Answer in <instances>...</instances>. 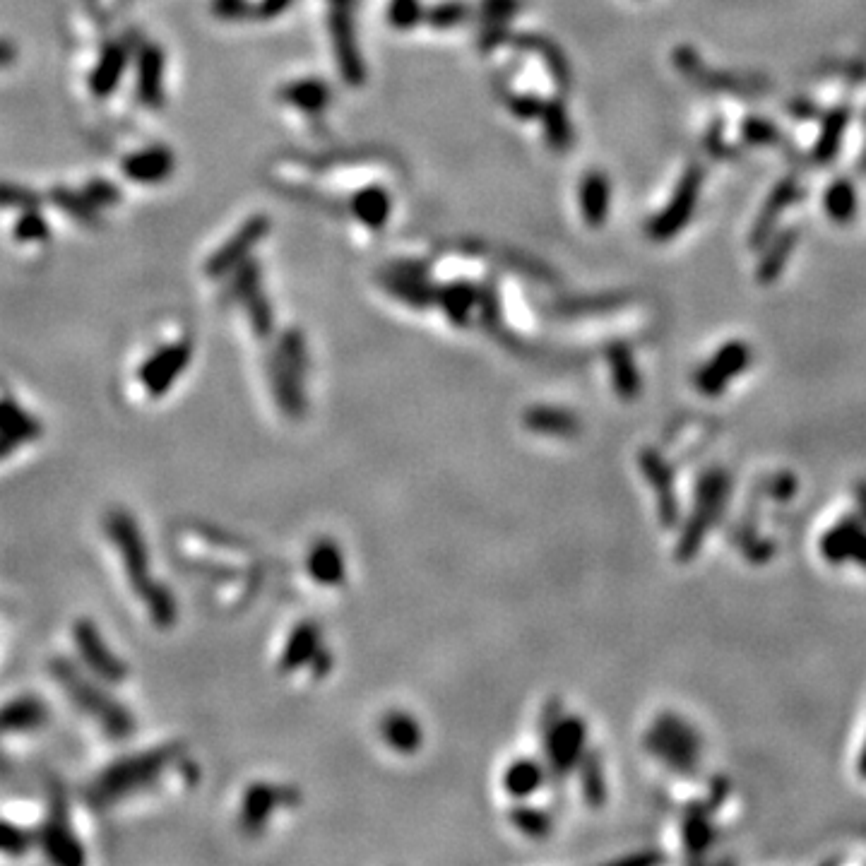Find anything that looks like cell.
Listing matches in <instances>:
<instances>
[{
  "label": "cell",
  "instance_id": "cell-30",
  "mask_svg": "<svg viewBox=\"0 0 866 866\" xmlns=\"http://www.w3.org/2000/svg\"><path fill=\"white\" fill-rule=\"evenodd\" d=\"M138 97L150 109L164 104V53L159 46H145L138 53Z\"/></svg>",
  "mask_w": 866,
  "mask_h": 866
},
{
  "label": "cell",
  "instance_id": "cell-32",
  "mask_svg": "<svg viewBox=\"0 0 866 866\" xmlns=\"http://www.w3.org/2000/svg\"><path fill=\"white\" fill-rule=\"evenodd\" d=\"M607 364L616 393L621 397H636L640 393V371L633 349L626 342H616L607 349Z\"/></svg>",
  "mask_w": 866,
  "mask_h": 866
},
{
  "label": "cell",
  "instance_id": "cell-5",
  "mask_svg": "<svg viewBox=\"0 0 866 866\" xmlns=\"http://www.w3.org/2000/svg\"><path fill=\"white\" fill-rule=\"evenodd\" d=\"M34 833H37V852L44 854L46 862L73 866L87 859L85 842L77 833L73 806L65 797L63 787L53 785L49 790V799L37 818Z\"/></svg>",
  "mask_w": 866,
  "mask_h": 866
},
{
  "label": "cell",
  "instance_id": "cell-39",
  "mask_svg": "<svg viewBox=\"0 0 866 866\" xmlns=\"http://www.w3.org/2000/svg\"><path fill=\"white\" fill-rule=\"evenodd\" d=\"M527 426L539 433H549V436H571L578 429V421L566 409L537 407L527 414Z\"/></svg>",
  "mask_w": 866,
  "mask_h": 866
},
{
  "label": "cell",
  "instance_id": "cell-40",
  "mask_svg": "<svg viewBox=\"0 0 866 866\" xmlns=\"http://www.w3.org/2000/svg\"><path fill=\"white\" fill-rule=\"evenodd\" d=\"M496 94L501 97V102L506 104V109L513 114L518 121H539L542 114L544 99L530 92H518L508 85V82H496Z\"/></svg>",
  "mask_w": 866,
  "mask_h": 866
},
{
  "label": "cell",
  "instance_id": "cell-42",
  "mask_svg": "<svg viewBox=\"0 0 866 866\" xmlns=\"http://www.w3.org/2000/svg\"><path fill=\"white\" fill-rule=\"evenodd\" d=\"M308 568H311L313 578L323 585L340 583L344 573L340 551L332 547V544H320V547L313 549L311 559H308Z\"/></svg>",
  "mask_w": 866,
  "mask_h": 866
},
{
  "label": "cell",
  "instance_id": "cell-51",
  "mask_svg": "<svg viewBox=\"0 0 866 866\" xmlns=\"http://www.w3.org/2000/svg\"><path fill=\"white\" fill-rule=\"evenodd\" d=\"M515 823H518V828L523 830V833L535 835V838L547 835L551 828L549 816L544 814V811H530V809H520L518 816H515Z\"/></svg>",
  "mask_w": 866,
  "mask_h": 866
},
{
  "label": "cell",
  "instance_id": "cell-50",
  "mask_svg": "<svg viewBox=\"0 0 866 866\" xmlns=\"http://www.w3.org/2000/svg\"><path fill=\"white\" fill-rule=\"evenodd\" d=\"M785 111L790 114L792 121L797 123H814V121H821L823 116L821 104L809 97H802V94H799V97H792L790 102L785 104Z\"/></svg>",
  "mask_w": 866,
  "mask_h": 866
},
{
  "label": "cell",
  "instance_id": "cell-34",
  "mask_svg": "<svg viewBox=\"0 0 866 866\" xmlns=\"http://www.w3.org/2000/svg\"><path fill=\"white\" fill-rule=\"evenodd\" d=\"M37 850V833L20 818L0 816V859H22Z\"/></svg>",
  "mask_w": 866,
  "mask_h": 866
},
{
  "label": "cell",
  "instance_id": "cell-17",
  "mask_svg": "<svg viewBox=\"0 0 866 866\" xmlns=\"http://www.w3.org/2000/svg\"><path fill=\"white\" fill-rule=\"evenodd\" d=\"M802 198H804V186H802V179H799L797 174H787L785 179L777 181L773 186V191H770L768 198H765V203L761 207V212H758V217L753 219L751 234H749V246L758 251V248H761L763 243L775 234L782 215H785L790 207L797 205Z\"/></svg>",
  "mask_w": 866,
  "mask_h": 866
},
{
  "label": "cell",
  "instance_id": "cell-43",
  "mask_svg": "<svg viewBox=\"0 0 866 866\" xmlns=\"http://www.w3.org/2000/svg\"><path fill=\"white\" fill-rule=\"evenodd\" d=\"M383 737L393 749L402 753L417 749L421 741L417 722L409 715H390L388 720H383Z\"/></svg>",
  "mask_w": 866,
  "mask_h": 866
},
{
  "label": "cell",
  "instance_id": "cell-60",
  "mask_svg": "<svg viewBox=\"0 0 866 866\" xmlns=\"http://www.w3.org/2000/svg\"><path fill=\"white\" fill-rule=\"evenodd\" d=\"M859 773H862L866 777V746H864V751H862V758H859Z\"/></svg>",
  "mask_w": 866,
  "mask_h": 866
},
{
  "label": "cell",
  "instance_id": "cell-61",
  "mask_svg": "<svg viewBox=\"0 0 866 866\" xmlns=\"http://www.w3.org/2000/svg\"><path fill=\"white\" fill-rule=\"evenodd\" d=\"M859 169H862V171H866V145H864V152H862V157H859Z\"/></svg>",
  "mask_w": 866,
  "mask_h": 866
},
{
  "label": "cell",
  "instance_id": "cell-56",
  "mask_svg": "<svg viewBox=\"0 0 866 866\" xmlns=\"http://www.w3.org/2000/svg\"><path fill=\"white\" fill-rule=\"evenodd\" d=\"M87 198H94V200H97V207H104V205L116 203L118 191H116V188H111L109 183L97 181V183H92L90 191H87Z\"/></svg>",
  "mask_w": 866,
  "mask_h": 866
},
{
  "label": "cell",
  "instance_id": "cell-36",
  "mask_svg": "<svg viewBox=\"0 0 866 866\" xmlns=\"http://www.w3.org/2000/svg\"><path fill=\"white\" fill-rule=\"evenodd\" d=\"M126 65H128V51L123 49V46H109V49L104 51L102 61H99L97 68H94L92 73V92L99 94V97H106V94H111L118 87V82H121L123 73H126Z\"/></svg>",
  "mask_w": 866,
  "mask_h": 866
},
{
  "label": "cell",
  "instance_id": "cell-53",
  "mask_svg": "<svg viewBox=\"0 0 866 866\" xmlns=\"http://www.w3.org/2000/svg\"><path fill=\"white\" fill-rule=\"evenodd\" d=\"M46 231H49V227H46L44 219H41L34 210H27V215H22L20 222H17L15 234L17 239L22 241H37V239H46Z\"/></svg>",
  "mask_w": 866,
  "mask_h": 866
},
{
  "label": "cell",
  "instance_id": "cell-35",
  "mask_svg": "<svg viewBox=\"0 0 866 866\" xmlns=\"http://www.w3.org/2000/svg\"><path fill=\"white\" fill-rule=\"evenodd\" d=\"M823 210L835 224H852L857 219L859 198L850 179H835L823 191Z\"/></svg>",
  "mask_w": 866,
  "mask_h": 866
},
{
  "label": "cell",
  "instance_id": "cell-22",
  "mask_svg": "<svg viewBox=\"0 0 866 866\" xmlns=\"http://www.w3.org/2000/svg\"><path fill=\"white\" fill-rule=\"evenodd\" d=\"M508 44L515 46V49H520V51L537 53V56L542 58L544 68H547V73L551 77V82H554L556 90L559 92L571 90L573 70H571V63H568L566 53H563L559 44H554V41L547 39V37H539V34H510Z\"/></svg>",
  "mask_w": 866,
  "mask_h": 866
},
{
  "label": "cell",
  "instance_id": "cell-23",
  "mask_svg": "<svg viewBox=\"0 0 866 866\" xmlns=\"http://www.w3.org/2000/svg\"><path fill=\"white\" fill-rule=\"evenodd\" d=\"M799 236H802V231H799L797 224H792V227L787 229H777L773 236H770L768 241L763 243L758 251V265H756V280L761 284H773L780 280V275L785 272L787 263H790V258L797 251V243Z\"/></svg>",
  "mask_w": 866,
  "mask_h": 866
},
{
  "label": "cell",
  "instance_id": "cell-47",
  "mask_svg": "<svg viewBox=\"0 0 866 866\" xmlns=\"http://www.w3.org/2000/svg\"><path fill=\"white\" fill-rule=\"evenodd\" d=\"M821 75L830 80H840L847 87H862L866 85V58H845V61H835L821 65Z\"/></svg>",
  "mask_w": 866,
  "mask_h": 866
},
{
  "label": "cell",
  "instance_id": "cell-10",
  "mask_svg": "<svg viewBox=\"0 0 866 866\" xmlns=\"http://www.w3.org/2000/svg\"><path fill=\"white\" fill-rule=\"evenodd\" d=\"M193 357V344L188 340L169 342L164 347H159L157 352H152L150 357L140 364L138 378L140 388L145 390L147 397H164L174 388V383L183 376V371L188 369Z\"/></svg>",
  "mask_w": 866,
  "mask_h": 866
},
{
  "label": "cell",
  "instance_id": "cell-11",
  "mask_svg": "<svg viewBox=\"0 0 866 866\" xmlns=\"http://www.w3.org/2000/svg\"><path fill=\"white\" fill-rule=\"evenodd\" d=\"M229 299H234L236 304L243 306L255 335H272V330H275V316H272V306L263 292V275H260L258 260L248 258L246 263H241L239 268L231 272Z\"/></svg>",
  "mask_w": 866,
  "mask_h": 866
},
{
  "label": "cell",
  "instance_id": "cell-7",
  "mask_svg": "<svg viewBox=\"0 0 866 866\" xmlns=\"http://www.w3.org/2000/svg\"><path fill=\"white\" fill-rule=\"evenodd\" d=\"M705 186V166L693 162L684 169V174L676 181L672 195L664 203L657 215H652L645 222V236L655 243L674 241L676 236L684 231L691 219L696 217L698 203H701V193Z\"/></svg>",
  "mask_w": 866,
  "mask_h": 866
},
{
  "label": "cell",
  "instance_id": "cell-24",
  "mask_svg": "<svg viewBox=\"0 0 866 866\" xmlns=\"http://www.w3.org/2000/svg\"><path fill=\"white\" fill-rule=\"evenodd\" d=\"M277 99L282 104L292 106L308 118H318L328 111L332 102V92L328 82L318 80V77H304V80H292L277 90Z\"/></svg>",
  "mask_w": 866,
  "mask_h": 866
},
{
  "label": "cell",
  "instance_id": "cell-28",
  "mask_svg": "<svg viewBox=\"0 0 866 866\" xmlns=\"http://www.w3.org/2000/svg\"><path fill=\"white\" fill-rule=\"evenodd\" d=\"M176 166V157L166 147H147L123 162V171L130 181L138 183H162L171 176Z\"/></svg>",
  "mask_w": 866,
  "mask_h": 866
},
{
  "label": "cell",
  "instance_id": "cell-12",
  "mask_svg": "<svg viewBox=\"0 0 866 866\" xmlns=\"http://www.w3.org/2000/svg\"><path fill=\"white\" fill-rule=\"evenodd\" d=\"M378 284L385 294L417 311L436 306V287L429 282V270L419 260H397L385 265L378 275Z\"/></svg>",
  "mask_w": 866,
  "mask_h": 866
},
{
  "label": "cell",
  "instance_id": "cell-58",
  "mask_svg": "<svg viewBox=\"0 0 866 866\" xmlns=\"http://www.w3.org/2000/svg\"><path fill=\"white\" fill-rule=\"evenodd\" d=\"M857 496H859V510H862V518L866 523V484H859Z\"/></svg>",
  "mask_w": 866,
  "mask_h": 866
},
{
  "label": "cell",
  "instance_id": "cell-9",
  "mask_svg": "<svg viewBox=\"0 0 866 866\" xmlns=\"http://www.w3.org/2000/svg\"><path fill=\"white\" fill-rule=\"evenodd\" d=\"M727 491H729V479L722 470L705 472L701 477L696 491V513H693L691 523L686 525L684 539H681L679 544V556L684 561L686 556L696 554L698 547H701L705 532H708V527L715 523L722 506H725Z\"/></svg>",
  "mask_w": 866,
  "mask_h": 866
},
{
  "label": "cell",
  "instance_id": "cell-44",
  "mask_svg": "<svg viewBox=\"0 0 866 866\" xmlns=\"http://www.w3.org/2000/svg\"><path fill=\"white\" fill-rule=\"evenodd\" d=\"M542 768L532 761H518L508 768L506 773V790L513 797H530L535 787L542 782Z\"/></svg>",
  "mask_w": 866,
  "mask_h": 866
},
{
  "label": "cell",
  "instance_id": "cell-13",
  "mask_svg": "<svg viewBox=\"0 0 866 866\" xmlns=\"http://www.w3.org/2000/svg\"><path fill=\"white\" fill-rule=\"evenodd\" d=\"M328 34L332 53H335L337 70L349 87H361L366 82V65L361 58L357 25H354V8L330 5Z\"/></svg>",
  "mask_w": 866,
  "mask_h": 866
},
{
  "label": "cell",
  "instance_id": "cell-41",
  "mask_svg": "<svg viewBox=\"0 0 866 866\" xmlns=\"http://www.w3.org/2000/svg\"><path fill=\"white\" fill-rule=\"evenodd\" d=\"M472 17V8L465 0H441L424 10V22L433 29H455Z\"/></svg>",
  "mask_w": 866,
  "mask_h": 866
},
{
  "label": "cell",
  "instance_id": "cell-52",
  "mask_svg": "<svg viewBox=\"0 0 866 866\" xmlns=\"http://www.w3.org/2000/svg\"><path fill=\"white\" fill-rule=\"evenodd\" d=\"M39 203V198L32 191H25V188L20 186H8V183H3L0 186V205L3 207H20V210H34Z\"/></svg>",
  "mask_w": 866,
  "mask_h": 866
},
{
  "label": "cell",
  "instance_id": "cell-2",
  "mask_svg": "<svg viewBox=\"0 0 866 866\" xmlns=\"http://www.w3.org/2000/svg\"><path fill=\"white\" fill-rule=\"evenodd\" d=\"M179 756V749L169 744L114 758L87 782V804L99 811H109L140 797L152 785H159L164 775L171 773V768H176Z\"/></svg>",
  "mask_w": 866,
  "mask_h": 866
},
{
  "label": "cell",
  "instance_id": "cell-54",
  "mask_svg": "<svg viewBox=\"0 0 866 866\" xmlns=\"http://www.w3.org/2000/svg\"><path fill=\"white\" fill-rule=\"evenodd\" d=\"M585 792L587 797H590V802H602L604 797V782H602V770H599V763L595 765V761H587V782H585Z\"/></svg>",
  "mask_w": 866,
  "mask_h": 866
},
{
  "label": "cell",
  "instance_id": "cell-29",
  "mask_svg": "<svg viewBox=\"0 0 866 866\" xmlns=\"http://www.w3.org/2000/svg\"><path fill=\"white\" fill-rule=\"evenodd\" d=\"M349 210H352V217H357L359 224H364V227L371 231H378L388 224L390 212H393V198H390V193L385 191L383 186L371 183V186L359 188V191L352 195Z\"/></svg>",
  "mask_w": 866,
  "mask_h": 866
},
{
  "label": "cell",
  "instance_id": "cell-20",
  "mask_svg": "<svg viewBox=\"0 0 866 866\" xmlns=\"http://www.w3.org/2000/svg\"><path fill=\"white\" fill-rule=\"evenodd\" d=\"M821 554L830 563L857 561L866 568V523L850 518L842 520L821 539Z\"/></svg>",
  "mask_w": 866,
  "mask_h": 866
},
{
  "label": "cell",
  "instance_id": "cell-26",
  "mask_svg": "<svg viewBox=\"0 0 866 866\" xmlns=\"http://www.w3.org/2000/svg\"><path fill=\"white\" fill-rule=\"evenodd\" d=\"M479 292L482 287L470 280H455L436 287V306L446 313V318L458 328H467L472 323V313L479 308Z\"/></svg>",
  "mask_w": 866,
  "mask_h": 866
},
{
  "label": "cell",
  "instance_id": "cell-14",
  "mask_svg": "<svg viewBox=\"0 0 866 866\" xmlns=\"http://www.w3.org/2000/svg\"><path fill=\"white\" fill-rule=\"evenodd\" d=\"M51 722V708L37 693H15L0 703V744L37 737Z\"/></svg>",
  "mask_w": 866,
  "mask_h": 866
},
{
  "label": "cell",
  "instance_id": "cell-3",
  "mask_svg": "<svg viewBox=\"0 0 866 866\" xmlns=\"http://www.w3.org/2000/svg\"><path fill=\"white\" fill-rule=\"evenodd\" d=\"M49 676L61 688L65 701L75 713L82 715V720L90 722L99 734H104L109 741H126L135 729V720L130 710L111 696L109 688L92 674H87L75 660L58 655L49 662Z\"/></svg>",
  "mask_w": 866,
  "mask_h": 866
},
{
  "label": "cell",
  "instance_id": "cell-37",
  "mask_svg": "<svg viewBox=\"0 0 866 866\" xmlns=\"http://www.w3.org/2000/svg\"><path fill=\"white\" fill-rule=\"evenodd\" d=\"M645 474H648L650 484L655 486L657 491H660V513L664 518V523L672 525L676 523V496H672V472H669V467L664 465V460L660 455H645L643 460Z\"/></svg>",
  "mask_w": 866,
  "mask_h": 866
},
{
  "label": "cell",
  "instance_id": "cell-15",
  "mask_svg": "<svg viewBox=\"0 0 866 866\" xmlns=\"http://www.w3.org/2000/svg\"><path fill=\"white\" fill-rule=\"evenodd\" d=\"M270 227L272 222L265 215L248 217L246 222L234 231V236H229V239L210 255V260L205 263L207 277L219 280V277L231 275L241 263H246V260L251 258L253 248L270 234Z\"/></svg>",
  "mask_w": 866,
  "mask_h": 866
},
{
  "label": "cell",
  "instance_id": "cell-4",
  "mask_svg": "<svg viewBox=\"0 0 866 866\" xmlns=\"http://www.w3.org/2000/svg\"><path fill=\"white\" fill-rule=\"evenodd\" d=\"M672 65L686 82H691L698 90L710 94H727L734 99H761L773 90V82L761 73L749 70H729V68H710L703 56L693 46H676L672 51Z\"/></svg>",
  "mask_w": 866,
  "mask_h": 866
},
{
  "label": "cell",
  "instance_id": "cell-19",
  "mask_svg": "<svg viewBox=\"0 0 866 866\" xmlns=\"http://www.w3.org/2000/svg\"><path fill=\"white\" fill-rule=\"evenodd\" d=\"M854 116L852 104H835L828 111H823L821 128H818V138L811 147V162L816 166H828L838 159L845 142V133L850 128Z\"/></svg>",
  "mask_w": 866,
  "mask_h": 866
},
{
  "label": "cell",
  "instance_id": "cell-59",
  "mask_svg": "<svg viewBox=\"0 0 866 866\" xmlns=\"http://www.w3.org/2000/svg\"><path fill=\"white\" fill-rule=\"evenodd\" d=\"M330 5H340V8H357V0H328Z\"/></svg>",
  "mask_w": 866,
  "mask_h": 866
},
{
  "label": "cell",
  "instance_id": "cell-62",
  "mask_svg": "<svg viewBox=\"0 0 866 866\" xmlns=\"http://www.w3.org/2000/svg\"><path fill=\"white\" fill-rule=\"evenodd\" d=\"M862 123L866 126V109H864V116H862Z\"/></svg>",
  "mask_w": 866,
  "mask_h": 866
},
{
  "label": "cell",
  "instance_id": "cell-55",
  "mask_svg": "<svg viewBox=\"0 0 866 866\" xmlns=\"http://www.w3.org/2000/svg\"><path fill=\"white\" fill-rule=\"evenodd\" d=\"M289 5H292V0H255V17L272 20V17L282 15Z\"/></svg>",
  "mask_w": 866,
  "mask_h": 866
},
{
  "label": "cell",
  "instance_id": "cell-18",
  "mask_svg": "<svg viewBox=\"0 0 866 866\" xmlns=\"http://www.w3.org/2000/svg\"><path fill=\"white\" fill-rule=\"evenodd\" d=\"M520 0H482L479 5V37L477 46L482 53L496 51L498 46L508 44L510 22L520 13Z\"/></svg>",
  "mask_w": 866,
  "mask_h": 866
},
{
  "label": "cell",
  "instance_id": "cell-6",
  "mask_svg": "<svg viewBox=\"0 0 866 866\" xmlns=\"http://www.w3.org/2000/svg\"><path fill=\"white\" fill-rule=\"evenodd\" d=\"M70 645L75 662L106 686H121L128 681V664L106 640L102 626L90 616H75L70 624Z\"/></svg>",
  "mask_w": 866,
  "mask_h": 866
},
{
  "label": "cell",
  "instance_id": "cell-49",
  "mask_svg": "<svg viewBox=\"0 0 866 866\" xmlns=\"http://www.w3.org/2000/svg\"><path fill=\"white\" fill-rule=\"evenodd\" d=\"M318 645V631L311 624L301 626L299 631L294 633L292 643H289L287 648V667H299L301 662H306L308 657H313V650H316Z\"/></svg>",
  "mask_w": 866,
  "mask_h": 866
},
{
  "label": "cell",
  "instance_id": "cell-38",
  "mask_svg": "<svg viewBox=\"0 0 866 866\" xmlns=\"http://www.w3.org/2000/svg\"><path fill=\"white\" fill-rule=\"evenodd\" d=\"M739 138L744 145L751 147H777L785 142V133L770 118L751 114L744 116V121L739 123Z\"/></svg>",
  "mask_w": 866,
  "mask_h": 866
},
{
  "label": "cell",
  "instance_id": "cell-46",
  "mask_svg": "<svg viewBox=\"0 0 866 866\" xmlns=\"http://www.w3.org/2000/svg\"><path fill=\"white\" fill-rule=\"evenodd\" d=\"M703 145H705V152H708L713 159H720V162L739 157V147L727 140V123L725 118L720 116L710 121V126L703 135Z\"/></svg>",
  "mask_w": 866,
  "mask_h": 866
},
{
  "label": "cell",
  "instance_id": "cell-8",
  "mask_svg": "<svg viewBox=\"0 0 866 866\" xmlns=\"http://www.w3.org/2000/svg\"><path fill=\"white\" fill-rule=\"evenodd\" d=\"M648 749L655 753L660 761L672 765L674 770L688 773L698 765V753H701V739L686 725L684 720L674 715H662L655 722L648 734Z\"/></svg>",
  "mask_w": 866,
  "mask_h": 866
},
{
  "label": "cell",
  "instance_id": "cell-1",
  "mask_svg": "<svg viewBox=\"0 0 866 866\" xmlns=\"http://www.w3.org/2000/svg\"><path fill=\"white\" fill-rule=\"evenodd\" d=\"M106 544L114 551L118 571L138 597L147 619L157 628H169L176 621V599L169 587L159 583L150 568V551L138 520L123 508H111L102 523Z\"/></svg>",
  "mask_w": 866,
  "mask_h": 866
},
{
  "label": "cell",
  "instance_id": "cell-31",
  "mask_svg": "<svg viewBox=\"0 0 866 866\" xmlns=\"http://www.w3.org/2000/svg\"><path fill=\"white\" fill-rule=\"evenodd\" d=\"M539 123H542L544 140H547L551 152L563 154V152L571 150L573 142H575V130H573L571 116H568L566 104H563L561 97L544 99L542 114H539Z\"/></svg>",
  "mask_w": 866,
  "mask_h": 866
},
{
  "label": "cell",
  "instance_id": "cell-48",
  "mask_svg": "<svg viewBox=\"0 0 866 866\" xmlns=\"http://www.w3.org/2000/svg\"><path fill=\"white\" fill-rule=\"evenodd\" d=\"M388 22L400 32H407V29L424 22V8H421L419 0H390Z\"/></svg>",
  "mask_w": 866,
  "mask_h": 866
},
{
  "label": "cell",
  "instance_id": "cell-16",
  "mask_svg": "<svg viewBox=\"0 0 866 866\" xmlns=\"http://www.w3.org/2000/svg\"><path fill=\"white\" fill-rule=\"evenodd\" d=\"M751 361L753 352L749 344L741 340L725 342L713 357L696 371L693 383H696L698 393H703L705 397H717L725 393L729 381H734V378L749 369Z\"/></svg>",
  "mask_w": 866,
  "mask_h": 866
},
{
  "label": "cell",
  "instance_id": "cell-33",
  "mask_svg": "<svg viewBox=\"0 0 866 866\" xmlns=\"http://www.w3.org/2000/svg\"><path fill=\"white\" fill-rule=\"evenodd\" d=\"M631 296L628 294H590V296H571V299H563L556 304V316H602V313H614L621 306L628 304Z\"/></svg>",
  "mask_w": 866,
  "mask_h": 866
},
{
  "label": "cell",
  "instance_id": "cell-21",
  "mask_svg": "<svg viewBox=\"0 0 866 866\" xmlns=\"http://www.w3.org/2000/svg\"><path fill=\"white\" fill-rule=\"evenodd\" d=\"M0 436L25 448L34 446L44 436V424L37 414L29 412L17 397L3 388H0Z\"/></svg>",
  "mask_w": 866,
  "mask_h": 866
},
{
  "label": "cell",
  "instance_id": "cell-57",
  "mask_svg": "<svg viewBox=\"0 0 866 866\" xmlns=\"http://www.w3.org/2000/svg\"><path fill=\"white\" fill-rule=\"evenodd\" d=\"M15 63V46L8 41H0V68Z\"/></svg>",
  "mask_w": 866,
  "mask_h": 866
},
{
  "label": "cell",
  "instance_id": "cell-45",
  "mask_svg": "<svg viewBox=\"0 0 866 866\" xmlns=\"http://www.w3.org/2000/svg\"><path fill=\"white\" fill-rule=\"evenodd\" d=\"M708 811L710 809L696 806L684 821V842H686V850L691 854L705 852V847H708L710 840H713V828H710L708 823Z\"/></svg>",
  "mask_w": 866,
  "mask_h": 866
},
{
  "label": "cell",
  "instance_id": "cell-25",
  "mask_svg": "<svg viewBox=\"0 0 866 866\" xmlns=\"http://www.w3.org/2000/svg\"><path fill=\"white\" fill-rule=\"evenodd\" d=\"M609 207H612V181H609L607 171L590 169L580 181V212H583L587 227H604Z\"/></svg>",
  "mask_w": 866,
  "mask_h": 866
},
{
  "label": "cell",
  "instance_id": "cell-27",
  "mask_svg": "<svg viewBox=\"0 0 866 866\" xmlns=\"http://www.w3.org/2000/svg\"><path fill=\"white\" fill-rule=\"evenodd\" d=\"M585 744V727L580 720H559L551 722L549 727V739L547 749L549 758L556 768H561V773H566L568 768H573L575 761L580 758Z\"/></svg>",
  "mask_w": 866,
  "mask_h": 866
}]
</instances>
